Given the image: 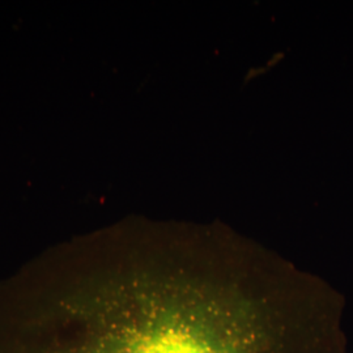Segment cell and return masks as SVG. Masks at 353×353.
Masks as SVG:
<instances>
[{
    "mask_svg": "<svg viewBox=\"0 0 353 353\" xmlns=\"http://www.w3.org/2000/svg\"><path fill=\"white\" fill-rule=\"evenodd\" d=\"M271 331L254 306L211 290L71 265L0 307V353H279Z\"/></svg>",
    "mask_w": 353,
    "mask_h": 353,
    "instance_id": "6da1fadb",
    "label": "cell"
}]
</instances>
